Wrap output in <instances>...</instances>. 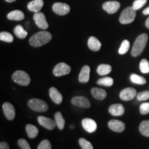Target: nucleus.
<instances>
[{
  "label": "nucleus",
  "instance_id": "obj_1",
  "mask_svg": "<svg viewBox=\"0 0 149 149\" xmlns=\"http://www.w3.org/2000/svg\"><path fill=\"white\" fill-rule=\"evenodd\" d=\"M52 39V35L48 31H40L29 39V44L33 47H40L48 43Z\"/></svg>",
  "mask_w": 149,
  "mask_h": 149
},
{
  "label": "nucleus",
  "instance_id": "obj_2",
  "mask_svg": "<svg viewBox=\"0 0 149 149\" xmlns=\"http://www.w3.org/2000/svg\"><path fill=\"white\" fill-rule=\"evenodd\" d=\"M148 35L146 33L139 35L137 37L131 50V55L133 57H137L142 53L148 42Z\"/></svg>",
  "mask_w": 149,
  "mask_h": 149
},
{
  "label": "nucleus",
  "instance_id": "obj_3",
  "mask_svg": "<svg viewBox=\"0 0 149 149\" xmlns=\"http://www.w3.org/2000/svg\"><path fill=\"white\" fill-rule=\"evenodd\" d=\"M136 17V10L133 6L127 7L122 11L120 17V22L122 24L132 23Z\"/></svg>",
  "mask_w": 149,
  "mask_h": 149
},
{
  "label": "nucleus",
  "instance_id": "obj_4",
  "mask_svg": "<svg viewBox=\"0 0 149 149\" xmlns=\"http://www.w3.org/2000/svg\"><path fill=\"white\" fill-rule=\"evenodd\" d=\"M12 79L17 84L26 86L31 83V77L29 74L23 70H17L13 74Z\"/></svg>",
  "mask_w": 149,
  "mask_h": 149
},
{
  "label": "nucleus",
  "instance_id": "obj_5",
  "mask_svg": "<svg viewBox=\"0 0 149 149\" xmlns=\"http://www.w3.org/2000/svg\"><path fill=\"white\" fill-rule=\"evenodd\" d=\"M28 106L30 109L36 112H46L48 109L47 103L40 99H31L28 102Z\"/></svg>",
  "mask_w": 149,
  "mask_h": 149
},
{
  "label": "nucleus",
  "instance_id": "obj_6",
  "mask_svg": "<svg viewBox=\"0 0 149 149\" xmlns=\"http://www.w3.org/2000/svg\"><path fill=\"white\" fill-rule=\"evenodd\" d=\"M70 70H71V68L69 65L64 62H60L54 67L53 73L56 77H60V76L69 74Z\"/></svg>",
  "mask_w": 149,
  "mask_h": 149
},
{
  "label": "nucleus",
  "instance_id": "obj_7",
  "mask_svg": "<svg viewBox=\"0 0 149 149\" xmlns=\"http://www.w3.org/2000/svg\"><path fill=\"white\" fill-rule=\"evenodd\" d=\"M33 19H34V21L36 25L40 29L46 30L48 28V24L46 21V17L43 13H35L34 15H33Z\"/></svg>",
  "mask_w": 149,
  "mask_h": 149
},
{
  "label": "nucleus",
  "instance_id": "obj_8",
  "mask_svg": "<svg viewBox=\"0 0 149 149\" xmlns=\"http://www.w3.org/2000/svg\"><path fill=\"white\" fill-rule=\"evenodd\" d=\"M70 8L67 3L57 2L53 6V10L58 15H66L70 12Z\"/></svg>",
  "mask_w": 149,
  "mask_h": 149
},
{
  "label": "nucleus",
  "instance_id": "obj_9",
  "mask_svg": "<svg viewBox=\"0 0 149 149\" xmlns=\"http://www.w3.org/2000/svg\"><path fill=\"white\" fill-rule=\"evenodd\" d=\"M81 125L84 129L89 133H94L97 128V124L95 120L91 118H84L81 121Z\"/></svg>",
  "mask_w": 149,
  "mask_h": 149
},
{
  "label": "nucleus",
  "instance_id": "obj_10",
  "mask_svg": "<svg viewBox=\"0 0 149 149\" xmlns=\"http://www.w3.org/2000/svg\"><path fill=\"white\" fill-rule=\"evenodd\" d=\"M102 8L109 14H114L120 8V3L117 1H109L104 3Z\"/></svg>",
  "mask_w": 149,
  "mask_h": 149
},
{
  "label": "nucleus",
  "instance_id": "obj_11",
  "mask_svg": "<svg viewBox=\"0 0 149 149\" xmlns=\"http://www.w3.org/2000/svg\"><path fill=\"white\" fill-rule=\"evenodd\" d=\"M137 91L134 88H126L123 89L120 93V97L124 101H130L137 96Z\"/></svg>",
  "mask_w": 149,
  "mask_h": 149
},
{
  "label": "nucleus",
  "instance_id": "obj_12",
  "mask_svg": "<svg viewBox=\"0 0 149 149\" xmlns=\"http://www.w3.org/2000/svg\"><path fill=\"white\" fill-rule=\"evenodd\" d=\"M37 121L41 126L48 130H53L57 126L55 121L44 116H39L37 117Z\"/></svg>",
  "mask_w": 149,
  "mask_h": 149
},
{
  "label": "nucleus",
  "instance_id": "obj_13",
  "mask_svg": "<svg viewBox=\"0 0 149 149\" xmlns=\"http://www.w3.org/2000/svg\"><path fill=\"white\" fill-rule=\"evenodd\" d=\"M2 109L3 114L6 117L7 120H13L15 117V109L13 104L9 102H5L2 105Z\"/></svg>",
  "mask_w": 149,
  "mask_h": 149
},
{
  "label": "nucleus",
  "instance_id": "obj_14",
  "mask_svg": "<svg viewBox=\"0 0 149 149\" xmlns=\"http://www.w3.org/2000/svg\"><path fill=\"white\" fill-rule=\"evenodd\" d=\"M71 103L76 107L81 108H89L91 107L90 101L85 97L76 96L71 100Z\"/></svg>",
  "mask_w": 149,
  "mask_h": 149
},
{
  "label": "nucleus",
  "instance_id": "obj_15",
  "mask_svg": "<svg viewBox=\"0 0 149 149\" xmlns=\"http://www.w3.org/2000/svg\"><path fill=\"white\" fill-rule=\"evenodd\" d=\"M108 125H109L110 129L117 132V133H122L125 130L126 128L125 124L124 122L117 120H112L109 121Z\"/></svg>",
  "mask_w": 149,
  "mask_h": 149
},
{
  "label": "nucleus",
  "instance_id": "obj_16",
  "mask_svg": "<svg viewBox=\"0 0 149 149\" xmlns=\"http://www.w3.org/2000/svg\"><path fill=\"white\" fill-rule=\"evenodd\" d=\"M90 72H91V68L88 65H86V66H83L81 68V71L79 72V82L81 83H87L89 81L90 79Z\"/></svg>",
  "mask_w": 149,
  "mask_h": 149
},
{
  "label": "nucleus",
  "instance_id": "obj_17",
  "mask_svg": "<svg viewBox=\"0 0 149 149\" xmlns=\"http://www.w3.org/2000/svg\"><path fill=\"white\" fill-rule=\"evenodd\" d=\"M109 111L110 114L113 115V116H122L124 115L125 109H124V107H123L122 104H115L109 107Z\"/></svg>",
  "mask_w": 149,
  "mask_h": 149
},
{
  "label": "nucleus",
  "instance_id": "obj_18",
  "mask_svg": "<svg viewBox=\"0 0 149 149\" xmlns=\"http://www.w3.org/2000/svg\"><path fill=\"white\" fill-rule=\"evenodd\" d=\"M49 95L54 103L60 104L62 102L63 97L60 92L55 87H51L49 90Z\"/></svg>",
  "mask_w": 149,
  "mask_h": 149
},
{
  "label": "nucleus",
  "instance_id": "obj_19",
  "mask_svg": "<svg viewBox=\"0 0 149 149\" xmlns=\"http://www.w3.org/2000/svg\"><path fill=\"white\" fill-rule=\"evenodd\" d=\"M44 6V1L43 0H33L28 3V9L31 12L37 13L40 12Z\"/></svg>",
  "mask_w": 149,
  "mask_h": 149
},
{
  "label": "nucleus",
  "instance_id": "obj_20",
  "mask_svg": "<svg viewBox=\"0 0 149 149\" xmlns=\"http://www.w3.org/2000/svg\"><path fill=\"white\" fill-rule=\"evenodd\" d=\"M88 46L91 51H99L102 47V44L96 37L91 36L88 40Z\"/></svg>",
  "mask_w": 149,
  "mask_h": 149
},
{
  "label": "nucleus",
  "instance_id": "obj_21",
  "mask_svg": "<svg viewBox=\"0 0 149 149\" xmlns=\"http://www.w3.org/2000/svg\"><path fill=\"white\" fill-rule=\"evenodd\" d=\"M91 94L93 96V97L97 100H103L107 97V92L104 89L99 88H93L91 89Z\"/></svg>",
  "mask_w": 149,
  "mask_h": 149
},
{
  "label": "nucleus",
  "instance_id": "obj_22",
  "mask_svg": "<svg viewBox=\"0 0 149 149\" xmlns=\"http://www.w3.org/2000/svg\"><path fill=\"white\" fill-rule=\"evenodd\" d=\"M7 18L13 21H21L24 19V14L21 10H15L11 11L7 15Z\"/></svg>",
  "mask_w": 149,
  "mask_h": 149
},
{
  "label": "nucleus",
  "instance_id": "obj_23",
  "mask_svg": "<svg viewBox=\"0 0 149 149\" xmlns=\"http://www.w3.org/2000/svg\"><path fill=\"white\" fill-rule=\"evenodd\" d=\"M26 131L30 139L35 138L39 134L38 128L33 124H27L26 126Z\"/></svg>",
  "mask_w": 149,
  "mask_h": 149
},
{
  "label": "nucleus",
  "instance_id": "obj_24",
  "mask_svg": "<svg viewBox=\"0 0 149 149\" xmlns=\"http://www.w3.org/2000/svg\"><path fill=\"white\" fill-rule=\"evenodd\" d=\"M112 70V67L109 64H100L97 68V72L100 75H106L109 74Z\"/></svg>",
  "mask_w": 149,
  "mask_h": 149
},
{
  "label": "nucleus",
  "instance_id": "obj_25",
  "mask_svg": "<svg viewBox=\"0 0 149 149\" xmlns=\"http://www.w3.org/2000/svg\"><path fill=\"white\" fill-rule=\"evenodd\" d=\"M13 31L15 35H16V37H17L19 39H22H22L26 38L28 35L27 31H26L21 25L16 26L15 27Z\"/></svg>",
  "mask_w": 149,
  "mask_h": 149
},
{
  "label": "nucleus",
  "instance_id": "obj_26",
  "mask_svg": "<svg viewBox=\"0 0 149 149\" xmlns=\"http://www.w3.org/2000/svg\"><path fill=\"white\" fill-rule=\"evenodd\" d=\"M139 132L145 137H149V120H145L141 122L139 127Z\"/></svg>",
  "mask_w": 149,
  "mask_h": 149
},
{
  "label": "nucleus",
  "instance_id": "obj_27",
  "mask_svg": "<svg viewBox=\"0 0 149 149\" xmlns=\"http://www.w3.org/2000/svg\"><path fill=\"white\" fill-rule=\"evenodd\" d=\"M55 121L59 129H64L65 126V120L60 112H57L55 114Z\"/></svg>",
  "mask_w": 149,
  "mask_h": 149
},
{
  "label": "nucleus",
  "instance_id": "obj_28",
  "mask_svg": "<svg viewBox=\"0 0 149 149\" xmlns=\"http://www.w3.org/2000/svg\"><path fill=\"white\" fill-rule=\"evenodd\" d=\"M130 81L133 84L138 85H144L146 83V80L144 77L139 76L137 74H132L130 77Z\"/></svg>",
  "mask_w": 149,
  "mask_h": 149
},
{
  "label": "nucleus",
  "instance_id": "obj_29",
  "mask_svg": "<svg viewBox=\"0 0 149 149\" xmlns=\"http://www.w3.org/2000/svg\"><path fill=\"white\" fill-rule=\"evenodd\" d=\"M114 83V80L113 78L110 77H106L99 79L97 81V84L100 86H111Z\"/></svg>",
  "mask_w": 149,
  "mask_h": 149
},
{
  "label": "nucleus",
  "instance_id": "obj_30",
  "mask_svg": "<svg viewBox=\"0 0 149 149\" xmlns=\"http://www.w3.org/2000/svg\"><path fill=\"white\" fill-rule=\"evenodd\" d=\"M139 70L142 73H149V61L146 59H141L139 63Z\"/></svg>",
  "mask_w": 149,
  "mask_h": 149
},
{
  "label": "nucleus",
  "instance_id": "obj_31",
  "mask_svg": "<svg viewBox=\"0 0 149 149\" xmlns=\"http://www.w3.org/2000/svg\"><path fill=\"white\" fill-rule=\"evenodd\" d=\"M130 48V42L127 40H124L121 44L120 48H119V53L120 55H124L128 51Z\"/></svg>",
  "mask_w": 149,
  "mask_h": 149
},
{
  "label": "nucleus",
  "instance_id": "obj_32",
  "mask_svg": "<svg viewBox=\"0 0 149 149\" xmlns=\"http://www.w3.org/2000/svg\"><path fill=\"white\" fill-rule=\"evenodd\" d=\"M0 40L2 42L11 43L13 42L14 37L8 32H1L0 33Z\"/></svg>",
  "mask_w": 149,
  "mask_h": 149
},
{
  "label": "nucleus",
  "instance_id": "obj_33",
  "mask_svg": "<svg viewBox=\"0 0 149 149\" xmlns=\"http://www.w3.org/2000/svg\"><path fill=\"white\" fill-rule=\"evenodd\" d=\"M79 144L82 149H93L92 144L84 138H79Z\"/></svg>",
  "mask_w": 149,
  "mask_h": 149
},
{
  "label": "nucleus",
  "instance_id": "obj_34",
  "mask_svg": "<svg viewBox=\"0 0 149 149\" xmlns=\"http://www.w3.org/2000/svg\"><path fill=\"white\" fill-rule=\"evenodd\" d=\"M138 101H144L149 99V91H144L139 93L136 96Z\"/></svg>",
  "mask_w": 149,
  "mask_h": 149
},
{
  "label": "nucleus",
  "instance_id": "obj_35",
  "mask_svg": "<svg viewBox=\"0 0 149 149\" xmlns=\"http://www.w3.org/2000/svg\"><path fill=\"white\" fill-rule=\"evenodd\" d=\"M147 2V0H135L133 3V8L135 9V10H139L141 8H142L146 4Z\"/></svg>",
  "mask_w": 149,
  "mask_h": 149
},
{
  "label": "nucleus",
  "instance_id": "obj_36",
  "mask_svg": "<svg viewBox=\"0 0 149 149\" xmlns=\"http://www.w3.org/2000/svg\"><path fill=\"white\" fill-rule=\"evenodd\" d=\"M37 149H52L51 142L48 139H44L38 145Z\"/></svg>",
  "mask_w": 149,
  "mask_h": 149
},
{
  "label": "nucleus",
  "instance_id": "obj_37",
  "mask_svg": "<svg viewBox=\"0 0 149 149\" xmlns=\"http://www.w3.org/2000/svg\"><path fill=\"white\" fill-rule=\"evenodd\" d=\"M139 111L141 115H146L149 113V102L142 103L139 107Z\"/></svg>",
  "mask_w": 149,
  "mask_h": 149
},
{
  "label": "nucleus",
  "instance_id": "obj_38",
  "mask_svg": "<svg viewBox=\"0 0 149 149\" xmlns=\"http://www.w3.org/2000/svg\"><path fill=\"white\" fill-rule=\"evenodd\" d=\"M18 146L21 148V149H31L29 142L24 139H19L17 141Z\"/></svg>",
  "mask_w": 149,
  "mask_h": 149
},
{
  "label": "nucleus",
  "instance_id": "obj_39",
  "mask_svg": "<svg viewBox=\"0 0 149 149\" xmlns=\"http://www.w3.org/2000/svg\"><path fill=\"white\" fill-rule=\"evenodd\" d=\"M0 149H10V148H9L8 143L5 142V141H1L0 143Z\"/></svg>",
  "mask_w": 149,
  "mask_h": 149
},
{
  "label": "nucleus",
  "instance_id": "obj_40",
  "mask_svg": "<svg viewBox=\"0 0 149 149\" xmlns=\"http://www.w3.org/2000/svg\"><path fill=\"white\" fill-rule=\"evenodd\" d=\"M142 13H143V14L146 15H149V6L147 7L146 9H144V10H143Z\"/></svg>",
  "mask_w": 149,
  "mask_h": 149
},
{
  "label": "nucleus",
  "instance_id": "obj_41",
  "mask_svg": "<svg viewBox=\"0 0 149 149\" xmlns=\"http://www.w3.org/2000/svg\"><path fill=\"white\" fill-rule=\"evenodd\" d=\"M145 24H146V26L149 29V17L146 20V22H145Z\"/></svg>",
  "mask_w": 149,
  "mask_h": 149
},
{
  "label": "nucleus",
  "instance_id": "obj_42",
  "mask_svg": "<svg viewBox=\"0 0 149 149\" xmlns=\"http://www.w3.org/2000/svg\"><path fill=\"white\" fill-rule=\"evenodd\" d=\"M5 1H7V2L11 3V2H13V1H15L16 0H5Z\"/></svg>",
  "mask_w": 149,
  "mask_h": 149
}]
</instances>
